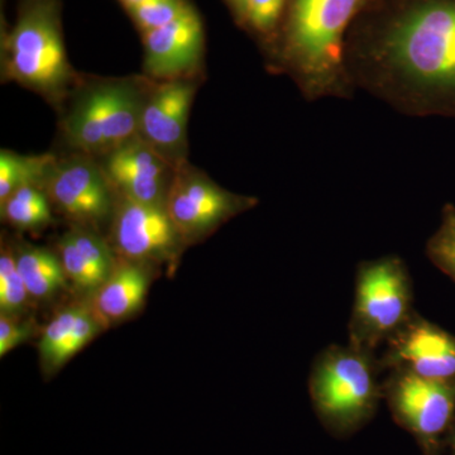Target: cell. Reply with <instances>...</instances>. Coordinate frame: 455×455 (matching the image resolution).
Masks as SVG:
<instances>
[{
    "label": "cell",
    "instance_id": "cell-4",
    "mask_svg": "<svg viewBox=\"0 0 455 455\" xmlns=\"http://www.w3.org/2000/svg\"><path fill=\"white\" fill-rule=\"evenodd\" d=\"M8 77L44 97L61 95L71 79V68L55 9L46 2L23 9L3 44Z\"/></svg>",
    "mask_w": 455,
    "mask_h": 455
},
{
    "label": "cell",
    "instance_id": "cell-20",
    "mask_svg": "<svg viewBox=\"0 0 455 455\" xmlns=\"http://www.w3.org/2000/svg\"><path fill=\"white\" fill-rule=\"evenodd\" d=\"M86 305L66 307L57 314L41 335L38 350L42 363L50 371L68 363V347Z\"/></svg>",
    "mask_w": 455,
    "mask_h": 455
},
{
    "label": "cell",
    "instance_id": "cell-19",
    "mask_svg": "<svg viewBox=\"0 0 455 455\" xmlns=\"http://www.w3.org/2000/svg\"><path fill=\"white\" fill-rule=\"evenodd\" d=\"M3 218L12 226L35 230L51 223L50 199L36 185H26L2 203Z\"/></svg>",
    "mask_w": 455,
    "mask_h": 455
},
{
    "label": "cell",
    "instance_id": "cell-3",
    "mask_svg": "<svg viewBox=\"0 0 455 455\" xmlns=\"http://www.w3.org/2000/svg\"><path fill=\"white\" fill-rule=\"evenodd\" d=\"M392 61L410 79L455 94V2L416 8L388 41Z\"/></svg>",
    "mask_w": 455,
    "mask_h": 455
},
{
    "label": "cell",
    "instance_id": "cell-22",
    "mask_svg": "<svg viewBox=\"0 0 455 455\" xmlns=\"http://www.w3.org/2000/svg\"><path fill=\"white\" fill-rule=\"evenodd\" d=\"M431 262L455 283V208L448 205L435 235L427 243Z\"/></svg>",
    "mask_w": 455,
    "mask_h": 455
},
{
    "label": "cell",
    "instance_id": "cell-8",
    "mask_svg": "<svg viewBox=\"0 0 455 455\" xmlns=\"http://www.w3.org/2000/svg\"><path fill=\"white\" fill-rule=\"evenodd\" d=\"M383 372L403 371L455 385V335L415 313L379 353Z\"/></svg>",
    "mask_w": 455,
    "mask_h": 455
},
{
    "label": "cell",
    "instance_id": "cell-14",
    "mask_svg": "<svg viewBox=\"0 0 455 455\" xmlns=\"http://www.w3.org/2000/svg\"><path fill=\"white\" fill-rule=\"evenodd\" d=\"M59 257L68 281L86 292H97L116 267L103 239L82 228L60 239Z\"/></svg>",
    "mask_w": 455,
    "mask_h": 455
},
{
    "label": "cell",
    "instance_id": "cell-25",
    "mask_svg": "<svg viewBox=\"0 0 455 455\" xmlns=\"http://www.w3.org/2000/svg\"><path fill=\"white\" fill-rule=\"evenodd\" d=\"M284 0H245L242 12L257 29H269L277 22Z\"/></svg>",
    "mask_w": 455,
    "mask_h": 455
},
{
    "label": "cell",
    "instance_id": "cell-13",
    "mask_svg": "<svg viewBox=\"0 0 455 455\" xmlns=\"http://www.w3.org/2000/svg\"><path fill=\"white\" fill-rule=\"evenodd\" d=\"M145 71L156 79H184L196 70L202 59L204 31L202 20L188 5L187 11L169 23L143 33Z\"/></svg>",
    "mask_w": 455,
    "mask_h": 455
},
{
    "label": "cell",
    "instance_id": "cell-2",
    "mask_svg": "<svg viewBox=\"0 0 455 455\" xmlns=\"http://www.w3.org/2000/svg\"><path fill=\"white\" fill-rule=\"evenodd\" d=\"M415 313L414 286L403 259L387 256L359 265L348 324L350 346L379 355Z\"/></svg>",
    "mask_w": 455,
    "mask_h": 455
},
{
    "label": "cell",
    "instance_id": "cell-7",
    "mask_svg": "<svg viewBox=\"0 0 455 455\" xmlns=\"http://www.w3.org/2000/svg\"><path fill=\"white\" fill-rule=\"evenodd\" d=\"M252 204L197 172L180 166L166 199V211L184 243L208 235Z\"/></svg>",
    "mask_w": 455,
    "mask_h": 455
},
{
    "label": "cell",
    "instance_id": "cell-26",
    "mask_svg": "<svg viewBox=\"0 0 455 455\" xmlns=\"http://www.w3.org/2000/svg\"><path fill=\"white\" fill-rule=\"evenodd\" d=\"M443 455H455V423L453 429L449 434L447 445H445L444 454Z\"/></svg>",
    "mask_w": 455,
    "mask_h": 455
},
{
    "label": "cell",
    "instance_id": "cell-23",
    "mask_svg": "<svg viewBox=\"0 0 455 455\" xmlns=\"http://www.w3.org/2000/svg\"><path fill=\"white\" fill-rule=\"evenodd\" d=\"M188 8L185 0H143L127 11L140 31L147 33L178 20Z\"/></svg>",
    "mask_w": 455,
    "mask_h": 455
},
{
    "label": "cell",
    "instance_id": "cell-15",
    "mask_svg": "<svg viewBox=\"0 0 455 455\" xmlns=\"http://www.w3.org/2000/svg\"><path fill=\"white\" fill-rule=\"evenodd\" d=\"M149 277L140 263L125 262L114 269L94 293L92 307L100 324L119 323L137 313L145 304Z\"/></svg>",
    "mask_w": 455,
    "mask_h": 455
},
{
    "label": "cell",
    "instance_id": "cell-9",
    "mask_svg": "<svg viewBox=\"0 0 455 455\" xmlns=\"http://www.w3.org/2000/svg\"><path fill=\"white\" fill-rule=\"evenodd\" d=\"M113 242L128 262L170 259L184 243L166 206L121 197L114 209Z\"/></svg>",
    "mask_w": 455,
    "mask_h": 455
},
{
    "label": "cell",
    "instance_id": "cell-10",
    "mask_svg": "<svg viewBox=\"0 0 455 455\" xmlns=\"http://www.w3.org/2000/svg\"><path fill=\"white\" fill-rule=\"evenodd\" d=\"M47 196L80 226H97L114 212L113 188L101 166L86 157L53 164Z\"/></svg>",
    "mask_w": 455,
    "mask_h": 455
},
{
    "label": "cell",
    "instance_id": "cell-1",
    "mask_svg": "<svg viewBox=\"0 0 455 455\" xmlns=\"http://www.w3.org/2000/svg\"><path fill=\"white\" fill-rule=\"evenodd\" d=\"M379 355L331 344L314 359L309 397L320 424L331 436L347 439L373 420L383 401Z\"/></svg>",
    "mask_w": 455,
    "mask_h": 455
},
{
    "label": "cell",
    "instance_id": "cell-24",
    "mask_svg": "<svg viewBox=\"0 0 455 455\" xmlns=\"http://www.w3.org/2000/svg\"><path fill=\"white\" fill-rule=\"evenodd\" d=\"M32 334L31 322H20L17 315L0 314V355L4 357L11 350L28 340Z\"/></svg>",
    "mask_w": 455,
    "mask_h": 455
},
{
    "label": "cell",
    "instance_id": "cell-6",
    "mask_svg": "<svg viewBox=\"0 0 455 455\" xmlns=\"http://www.w3.org/2000/svg\"><path fill=\"white\" fill-rule=\"evenodd\" d=\"M361 0H296L291 38L302 68L311 76L334 71L340 38Z\"/></svg>",
    "mask_w": 455,
    "mask_h": 455
},
{
    "label": "cell",
    "instance_id": "cell-27",
    "mask_svg": "<svg viewBox=\"0 0 455 455\" xmlns=\"http://www.w3.org/2000/svg\"><path fill=\"white\" fill-rule=\"evenodd\" d=\"M119 2L123 3L125 9L134 7V5L140 4L143 0H119Z\"/></svg>",
    "mask_w": 455,
    "mask_h": 455
},
{
    "label": "cell",
    "instance_id": "cell-28",
    "mask_svg": "<svg viewBox=\"0 0 455 455\" xmlns=\"http://www.w3.org/2000/svg\"><path fill=\"white\" fill-rule=\"evenodd\" d=\"M233 2H235L236 7H238L242 11V8H243L245 0H233Z\"/></svg>",
    "mask_w": 455,
    "mask_h": 455
},
{
    "label": "cell",
    "instance_id": "cell-18",
    "mask_svg": "<svg viewBox=\"0 0 455 455\" xmlns=\"http://www.w3.org/2000/svg\"><path fill=\"white\" fill-rule=\"evenodd\" d=\"M55 158L51 156H20L9 151L0 154V203L26 185L38 187L47 179Z\"/></svg>",
    "mask_w": 455,
    "mask_h": 455
},
{
    "label": "cell",
    "instance_id": "cell-21",
    "mask_svg": "<svg viewBox=\"0 0 455 455\" xmlns=\"http://www.w3.org/2000/svg\"><path fill=\"white\" fill-rule=\"evenodd\" d=\"M29 299L31 296L18 269L16 253L3 247L0 254V310L11 315H20Z\"/></svg>",
    "mask_w": 455,
    "mask_h": 455
},
{
    "label": "cell",
    "instance_id": "cell-5",
    "mask_svg": "<svg viewBox=\"0 0 455 455\" xmlns=\"http://www.w3.org/2000/svg\"><path fill=\"white\" fill-rule=\"evenodd\" d=\"M383 401L395 423L418 443L423 455H443L455 423L454 383L403 371L383 376Z\"/></svg>",
    "mask_w": 455,
    "mask_h": 455
},
{
    "label": "cell",
    "instance_id": "cell-12",
    "mask_svg": "<svg viewBox=\"0 0 455 455\" xmlns=\"http://www.w3.org/2000/svg\"><path fill=\"white\" fill-rule=\"evenodd\" d=\"M196 84L184 79L167 80L146 98L139 137L180 167L184 154L188 113Z\"/></svg>",
    "mask_w": 455,
    "mask_h": 455
},
{
    "label": "cell",
    "instance_id": "cell-11",
    "mask_svg": "<svg viewBox=\"0 0 455 455\" xmlns=\"http://www.w3.org/2000/svg\"><path fill=\"white\" fill-rule=\"evenodd\" d=\"M101 169L119 196L158 205H166L178 171L175 164L140 137L107 154Z\"/></svg>",
    "mask_w": 455,
    "mask_h": 455
},
{
    "label": "cell",
    "instance_id": "cell-16",
    "mask_svg": "<svg viewBox=\"0 0 455 455\" xmlns=\"http://www.w3.org/2000/svg\"><path fill=\"white\" fill-rule=\"evenodd\" d=\"M110 94H113V83L89 90L66 118L68 139L85 154L109 152Z\"/></svg>",
    "mask_w": 455,
    "mask_h": 455
},
{
    "label": "cell",
    "instance_id": "cell-17",
    "mask_svg": "<svg viewBox=\"0 0 455 455\" xmlns=\"http://www.w3.org/2000/svg\"><path fill=\"white\" fill-rule=\"evenodd\" d=\"M17 256L18 269L31 299L44 300L65 289L66 276L61 259L46 248H25Z\"/></svg>",
    "mask_w": 455,
    "mask_h": 455
}]
</instances>
